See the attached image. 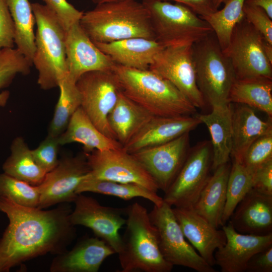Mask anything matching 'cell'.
I'll list each match as a JSON object with an SVG mask.
<instances>
[{
  "label": "cell",
  "instance_id": "cell-14",
  "mask_svg": "<svg viewBox=\"0 0 272 272\" xmlns=\"http://www.w3.org/2000/svg\"><path fill=\"white\" fill-rule=\"evenodd\" d=\"M90 172L84 152L61 157L56 167L37 185L40 192L37 208L45 209L57 204L74 202L78 195L76 191L78 185Z\"/></svg>",
  "mask_w": 272,
  "mask_h": 272
},
{
  "label": "cell",
  "instance_id": "cell-17",
  "mask_svg": "<svg viewBox=\"0 0 272 272\" xmlns=\"http://www.w3.org/2000/svg\"><path fill=\"white\" fill-rule=\"evenodd\" d=\"M65 53L67 75L75 82L86 73L112 70L116 64L92 41L79 22L66 32Z\"/></svg>",
  "mask_w": 272,
  "mask_h": 272
},
{
  "label": "cell",
  "instance_id": "cell-47",
  "mask_svg": "<svg viewBox=\"0 0 272 272\" xmlns=\"http://www.w3.org/2000/svg\"><path fill=\"white\" fill-rule=\"evenodd\" d=\"M262 45L266 57L269 61L272 63V44L263 38Z\"/></svg>",
  "mask_w": 272,
  "mask_h": 272
},
{
  "label": "cell",
  "instance_id": "cell-11",
  "mask_svg": "<svg viewBox=\"0 0 272 272\" xmlns=\"http://www.w3.org/2000/svg\"><path fill=\"white\" fill-rule=\"evenodd\" d=\"M212 149L204 141L189 150L176 177L164 192V201L175 207L192 208L211 176Z\"/></svg>",
  "mask_w": 272,
  "mask_h": 272
},
{
  "label": "cell",
  "instance_id": "cell-40",
  "mask_svg": "<svg viewBox=\"0 0 272 272\" xmlns=\"http://www.w3.org/2000/svg\"><path fill=\"white\" fill-rule=\"evenodd\" d=\"M244 17L260 34L263 38L272 44V19L261 8L244 4Z\"/></svg>",
  "mask_w": 272,
  "mask_h": 272
},
{
  "label": "cell",
  "instance_id": "cell-44",
  "mask_svg": "<svg viewBox=\"0 0 272 272\" xmlns=\"http://www.w3.org/2000/svg\"><path fill=\"white\" fill-rule=\"evenodd\" d=\"M246 271L271 272L272 245L253 255L247 264Z\"/></svg>",
  "mask_w": 272,
  "mask_h": 272
},
{
  "label": "cell",
  "instance_id": "cell-19",
  "mask_svg": "<svg viewBox=\"0 0 272 272\" xmlns=\"http://www.w3.org/2000/svg\"><path fill=\"white\" fill-rule=\"evenodd\" d=\"M172 211L185 238L202 258L213 266L215 251L226 241L224 231L214 227L192 208L174 207Z\"/></svg>",
  "mask_w": 272,
  "mask_h": 272
},
{
  "label": "cell",
  "instance_id": "cell-10",
  "mask_svg": "<svg viewBox=\"0 0 272 272\" xmlns=\"http://www.w3.org/2000/svg\"><path fill=\"white\" fill-rule=\"evenodd\" d=\"M76 85L84 112L100 131L116 140L108 122V116L121 92L113 70L86 73L80 77Z\"/></svg>",
  "mask_w": 272,
  "mask_h": 272
},
{
  "label": "cell",
  "instance_id": "cell-26",
  "mask_svg": "<svg viewBox=\"0 0 272 272\" xmlns=\"http://www.w3.org/2000/svg\"><path fill=\"white\" fill-rule=\"evenodd\" d=\"M231 164H224L214 171L202 189L193 210L216 228L222 226L228 179Z\"/></svg>",
  "mask_w": 272,
  "mask_h": 272
},
{
  "label": "cell",
  "instance_id": "cell-48",
  "mask_svg": "<svg viewBox=\"0 0 272 272\" xmlns=\"http://www.w3.org/2000/svg\"><path fill=\"white\" fill-rule=\"evenodd\" d=\"M126 0H92L93 3L98 5L106 3L123 1Z\"/></svg>",
  "mask_w": 272,
  "mask_h": 272
},
{
  "label": "cell",
  "instance_id": "cell-21",
  "mask_svg": "<svg viewBox=\"0 0 272 272\" xmlns=\"http://www.w3.org/2000/svg\"><path fill=\"white\" fill-rule=\"evenodd\" d=\"M116 253L104 241L88 237L71 250L56 255L50 265L51 272H97L109 256Z\"/></svg>",
  "mask_w": 272,
  "mask_h": 272
},
{
  "label": "cell",
  "instance_id": "cell-6",
  "mask_svg": "<svg viewBox=\"0 0 272 272\" xmlns=\"http://www.w3.org/2000/svg\"><path fill=\"white\" fill-rule=\"evenodd\" d=\"M149 12L155 39L164 47L192 45L213 30L187 7L164 0H143Z\"/></svg>",
  "mask_w": 272,
  "mask_h": 272
},
{
  "label": "cell",
  "instance_id": "cell-12",
  "mask_svg": "<svg viewBox=\"0 0 272 272\" xmlns=\"http://www.w3.org/2000/svg\"><path fill=\"white\" fill-rule=\"evenodd\" d=\"M85 154L90 169L89 178L134 183L155 192L159 189L142 164L123 148L94 150Z\"/></svg>",
  "mask_w": 272,
  "mask_h": 272
},
{
  "label": "cell",
  "instance_id": "cell-22",
  "mask_svg": "<svg viewBox=\"0 0 272 272\" xmlns=\"http://www.w3.org/2000/svg\"><path fill=\"white\" fill-rule=\"evenodd\" d=\"M228 221L240 233H272V196L252 188L238 204Z\"/></svg>",
  "mask_w": 272,
  "mask_h": 272
},
{
  "label": "cell",
  "instance_id": "cell-36",
  "mask_svg": "<svg viewBox=\"0 0 272 272\" xmlns=\"http://www.w3.org/2000/svg\"><path fill=\"white\" fill-rule=\"evenodd\" d=\"M0 196L22 206L37 208L40 192L38 185H31L3 173H0Z\"/></svg>",
  "mask_w": 272,
  "mask_h": 272
},
{
  "label": "cell",
  "instance_id": "cell-29",
  "mask_svg": "<svg viewBox=\"0 0 272 272\" xmlns=\"http://www.w3.org/2000/svg\"><path fill=\"white\" fill-rule=\"evenodd\" d=\"M228 102L243 104L259 110L271 119L272 79H236L229 92Z\"/></svg>",
  "mask_w": 272,
  "mask_h": 272
},
{
  "label": "cell",
  "instance_id": "cell-38",
  "mask_svg": "<svg viewBox=\"0 0 272 272\" xmlns=\"http://www.w3.org/2000/svg\"><path fill=\"white\" fill-rule=\"evenodd\" d=\"M272 160V132L256 140L248 148L240 162L250 171L255 172Z\"/></svg>",
  "mask_w": 272,
  "mask_h": 272
},
{
  "label": "cell",
  "instance_id": "cell-41",
  "mask_svg": "<svg viewBox=\"0 0 272 272\" xmlns=\"http://www.w3.org/2000/svg\"><path fill=\"white\" fill-rule=\"evenodd\" d=\"M45 6L56 15L67 31L72 25L80 22L83 14L66 0H43Z\"/></svg>",
  "mask_w": 272,
  "mask_h": 272
},
{
  "label": "cell",
  "instance_id": "cell-18",
  "mask_svg": "<svg viewBox=\"0 0 272 272\" xmlns=\"http://www.w3.org/2000/svg\"><path fill=\"white\" fill-rule=\"evenodd\" d=\"M226 241L215 252V264L222 272H243L251 257L272 245V233L265 235L238 232L229 221L222 226Z\"/></svg>",
  "mask_w": 272,
  "mask_h": 272
},
{
  "label": "cell",
  "instance_id": "cell-49",
  "mask_svg": "<svg viewBox=\"0 0 272 272\" xmlns=\"http://www.w3.org/2000/svg\"><path fill=\"white\" fill-rule=\"evenodd\" d=\"M225 0H213V4L216 10H218L220 6L223 3Z\"/></svg>",
  "mask_w": 272,
  "mask_h": 272
},
{
  "label": "cell",
  "instance_id": "cell-27",
  "mask_svg": "<svg viewBox=\"0 0 272 272\" xmlns=\"http://www.w3.org/2000/svg\"><path fill=\"white\" fill-rule=\"evenodd\" d=\"M60 146L79 143L84 153L94 150L119 149L122 146L116 140L106 136L94 124L81 107L72 115L64 132L58 137Z\"/></svg>",
  "mask_w": 272,
  "mask_h": 272
},
{
  "label": "cell",
  "instance_id": "cell-3",
  "mask_svg": "<svg viewBox=\"0 0 272 272\" xmlns=\"http://www.w3.org/2000/svg\"><path fill=\"white\" fill-rule=\"evenodd\" d=\"M82 28L94 42L144 37L154 39L148 11L142 3L126 0L96 5L83 13Z\"/></svg>",
  "mask_w": 272,
  "mask_h": 272
},
{
  "label": "cell",
  "instance_id": "cell-42",
  "mask_svg": "<svg viewBox=\"0 0 272 272\" xmlns=\"http://www.w3.org/2000/svg\"><path fill=\"white\" fill-rule=\"evenodd\" d=\"M15 28L6 0H0V49L14 48Z\"/></svg>",
  "mask_w": 272,
  "mask_h": 272
},
{
  "label": "cell",
  "instance_id": "cell-30",
  "mask_svg": "<svg viewBox=\"0 0 272 272\" xmlns=\"http://www.w3.org/2000/svg\"><path fill=\"white\" fill-rule=\"evenodd\" d=\"M4 173L33 185L43 181L46 173L36 163L22 137H16L11 146V154L3 165Z\"/></svg>",
  "mask_w": 272,
  "mask_h": 272
},
{
  "label": "cell",
  "instance_id": "cell-2",
  "mask_svg": "<svg viewBox=\"0 0 272 272\" xmlns=\"http://www.w3.org/2000/svg\"><path fill=\"white\" fill-rule=\"evenodd\" d=\"M113 71L121 92L154 116L192 115L196 107L171 83L150 69L116 64Z\"/></svg>",
  "mask_w": 272,
  "mask_h": 272
},
{
  "label": "cell",
  "instance_id": "cell-39",
  "mask_svg": "<svg viewBox=\"0 0 272 272\" xmlns=\"http://www.w3.org/2000/svg\"><path fill=\"white\" fill-rule=\"evenodd\" d=\"M59 146L58 137L48 134L36 149L31 150L35 162L46 173L58 163Z\"/></svg>",
  "mask_w": 272,
  "mask_h": 272
},
{
  "label": "cell",
  "instance_id": "cell-37",
  "mask_svg": "<svg viewBox=\"0 0 272 272\" xmlns=\"http://www.w3.org/2000/svg\"><path fill=\"white\" fill-rule=\"evenodd\" d=\"M32 65L17 48L0 49V90L9 86L17 75L29 74Z\"/></svg>",
  "mask_w": 272,
  "mask_h": 272
},
{
  "label": "cell",
  "instance_id": "cell-20",
  "mask_svg": "<svg viewBox=\"0 0 272 272\" xmlns=\"http://www.w3.org/2000/svg\"><path fill=\"white\" fill-rule=\"evenodd\" d=\"M201 123L197 116H153L123 149L133 154L143 149L166 143L190 132Z\"/></svg>",
  "mask_w": 272,
  "mask_h": 272
},
{
  "label": "cell",
  "instance_id": "cell-13",
  "mask_svg": "<svg viewBox=\"0 0 272 272\" xmlns=\"http://www.w3.org/2000/svg\"><path fill=\"white\" fill-rule=\"evenodd\" d=\"M192 45L164 47L149 69L175 87L196 108L206 102L196 83Z\"/></svg>",
  "mask_w": 272,
  "mask_h": 272
},
{
  "label": "cell",
  "instance_id": "cell-43",
  "mask_svg": "<svg viewBox=\"0 0 272 272\" xmlns=\"http://www.w3.org/2000/svg\"><path fill=\"white\" fill-rule=\"evenodd\" d=\"M252 188L263 194L272 196V160L255 172Z\"/></svg>",
  "mask_w": 272,
  "mask_h": 272
},
{
  "label": "cell",
  "instance_id": "cell-15",
  "mask_svg": "<svg viewBox=\"0 0 272 272\" xmlns=\"http://www.w3.org/2000/svg\"><path fill=\"white\" fill-rule=\"evenodd\" d=\"M70 215L73 225L90 228L117 254L122 245L119 230L126 224L121 210L101 205L96 199L82 193L77 196Z\"/></svg>",
  "mask_w": 272,
  "mask_h": 272
},
{
  "label": "cell",
  "instance_id": "cell-8",
  "mask_svg": "<svg viewBox=\"0 0 272 272\" xmlns=\"http://www.w3.org/2000/svg\"><path fill=\"white\" fill-rule=\"evenodd\" d=\"M149 214L157 231L161 253L168 263L198 272L216 271L185 240L171 206L163 201L154 205Z\"/></svg>",
  "mask_w": 272,
  "mask_h": 272
},
{
  "label": "cell",
  "instance_id": "cell-5",
  "mask_svg": "<svg viewBox=\"0 0 272 272\" xmlns=\"http://www.w3.org/2000/svg\"><path fill=\"white\" fill-rule=\"evenodd\" d=\"M36 24L35 51L32 64L38 71L41 89L58 87L67 75L65 30L56 15L45 5L31 4Z\"/></svg>",
  "mask_w": 272,
  "mask_h": 272
},
{
  "label": "cell",
  "instance_id": "cell-25",
  "mask_svg": "<svg viewBox=\"0 0 272 272\" xmlns=\"http://www.w3.org/2000/svg\"><path fill=\"white\" fill-rule=\"evenodd\" d=\"M232 104L212 107V111L197 115L211 137L212 169L229 162L232 146Z\"/></svg>",
  "mask_w": 272,
  "mask_h": 272
},
{
  "label": "cell",
  "instance_id": "cell-4",
  "mask_svg": "<svg viewBox=\"0 0 272 272\" xmlns=\"http://www.w3.org/2000/svg\"><path fill=\"white\" fill-rule=\"evenodd\" d=\"M126 229L117 253L122 272H170L173 266L162 256L157 231L147 209L134 202L127 209Z\"/></svg>",
  "mask_w": 272,
  "mask_h": 272
},
{
  "label": "cell",
  "instance_id": "cell-46",
  "mask_svg": "<svg viewBox=\"0 0 272 272\" xmlns=\"http://www.w3.org/2000/svg\"><path fill=\"white\" fill-rule=\"evenodd\" d=\"M245 4L262 9L272 19V0H245Z\"/></svg>",
  "mask_w": 272,
  "mask_h": 272
},
{
  "label": "cell",
  "instance_id": "cell-31",
  "mask_svg": "<svg viewBox=\"0 0 272 272\" xmlns=\"http://www.w3.org/2000/svg\"><path fill=\"white\" fill-rule=\"evenodd\" d=\"M88 176L78 185L76 191L77 194L91 192L111 195L125 200L142 197L150 200L156 206H160L164 201L163 197L157 192L142 186L134 183L93 179Z\"/></svg>",
  "mask_w": 272,
  "mask_h": 272
},
{
  "label": "cell",
  "instance_id": "cell-32",
  "mask_svg": "<svg viewBox=\"0 0 272 272\" xmlns=\"http://www.w3.org/2000/svg\"><path fill=\"white\" fill-rule=\"evenodd\" d=\"M6 1L15 25L16 48L32 63L35 51V21L31 4L28 0Z\"/></svg>",
  "mask_w": 272,
  "mask_h": 272
},
{
  "label": "cell",
  "instance_id": "cell-45",
  "mask_svg": "<svg viewBox=\"0 0 272 272\" xmlns=\"http://www.w3.org/2000/svg\"><path fill=\"white\" fill-rule=\"evenodd\" d=\"M174 1L183 5L203 18L214 13L217 10L214 7L213 0H164Z\"/></svg>",
  "mask_w": 272,
  "mask_h": 272
},
{
  "label": "cell",
  "instance_id": "cell-24",
  "mask_svg": "<svg viewBox=\"0 0 272 272\" xmlns=\"http://www.w3.org/2000/svg\"><path fill=\"white\" fill-rule=\"evenodd\" d=\"M232 160L240 162L250 146L261 136L272 132L271 119L263 121L253 108L237 104L232 108Z\"/></svg>",
  "mask_w": 272,
  "mask_h": 272
},
{
  "label": "cell",
  "instance_id": "cell-33",
  "mask_svg": "<svg viewBox=\"0 0 272 272\" xmlns=\"http://www.w3.org/2000/svg\"><path fill=\"white\" fill-rule=\"evenodd\" d=\"M58 100L50 122L48 134L58 137L65 130L72 115L81 107V98L76 82L67 75L58 87Z\"/></svg>",
  "mask_w": 272,
  "mask_h": 272
},
{
  "label": "cell",
  "instance_id": "cell-28",
  "mask_svg": "<svg viewBox=\"0 0 272 272\" xmlns=\"http://www.w3.org/2000/svg\"><path fill=\"white\" fill-rule=\"evenodd\" d=\"M153 116L121 91L108 116V122L116 140L123 147Z\"/></svg>",
  "mask_w": 272,
  "mask_h": 272
},
{
  "label": "cell",
  "instance_id": "cell-16",
  "mask_svg": "<svg viewBox=\"0 0 272 272\" xmlns=\"http://www.w3.org/2000/svg\"><path fill=\"white\" fill-rule=\"evenodd\" d=\"M189 132L166 143L140 150L132 155L164 192L181 168L189 151Z\"/></svg>",
  "mask_w": 272,
  "mask_h": 272
},
{
  "label": "cell",
  "instance_id": "cell-35",
  "mask_svg": "<svg viewBox=\"0 0 272 272\" xmlns=\"http://www.w3.org/2000/svg\"><path fill=\"white\" fill-rule=\"evenodd\" d=\"M254 174L239 162L232 160L227 184L222 226L227 223L238 204L252 188Z\"/></svg>",
  "mask_w": 272,
  "mask_h": 272
},
{
  "label": "cell",
  "instance_id": "cell-1",
  "mask_svg": "<svg viewBox=\"0 0 272 272\" xmlns=\"http://www.w3.org/2000/svg\"><path fill=\"white\" fill-rule=\"evenodd\" d=\"M44 210L18 205L0 196V211L9 224L0 239V272L48 253L65 250L76 236L69 203Z\"/></svg>",
  "mask_w": 272,
  "mask_h": 272
},
{
  "label": "cell",
  "instance_id": "cell-23",
  "mask_svg": "<svg viewBox=\"0 0 272 272\" xmlns=\"http://www.w3.org/2000/svg\"><path fill=\"white\" fill-rule=\"evenodd\" d=\"M113 61L134 69L147 70L164 47L156 39L133 37L108 42H94Z\"/></svg>",
  "mask_w": 272,
  "mask_h": 272
},
{
  "label": "cell",
  "instance_id": "cell-34",
  "mask_svg": "<svg viewBox=\"0 0 272 272\" xmlns=\"http://www.w3.org/2000/svg\"><path fill=\"white\" fill-rule=\"evenodd\" d=\"M245 0H225L220 10L202 18L211 27L223 50L228 46L235 26L244 18Z\"/></svg>",
  "mask_w": 272,
  "mask_h": 272
},
{
  "label": "cell",
  "instance_id": "cell-7",
  "mask_svg": "<svg viewBox=\"0 0 272 272\" xmlns=\"http://www.w3.org/2000/svg\"><path fill=\"white\" fill-rule=\"evenodd\" d=\"M192 49L197 85L206 103L212 107L229 103L236 78L213 32L193 44Z\"/></svg>",
  "mask_w": 272,
  "mask_h": 272
},
{
  "label": "cell",
  "instance_id": "cell-9",
  "mask_svg": "<svg viewBox=\"0 0 272 272\" xmlns=\"http://www.w3.org/2000/svg\"><path fill=\"white\" fill-rule=\"evenodd\" d=\"M263 37L245 17L234 28L229 43L223 50L230 60L236 79H272V63L263 48Z\"/></svg>",
  "mask_w": 272,
  "mask_h": 272
}]
</instances>
